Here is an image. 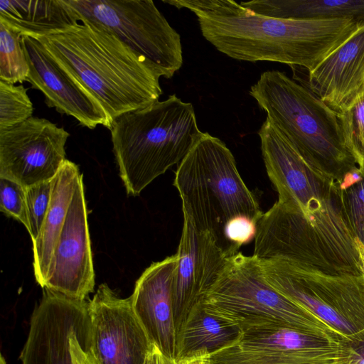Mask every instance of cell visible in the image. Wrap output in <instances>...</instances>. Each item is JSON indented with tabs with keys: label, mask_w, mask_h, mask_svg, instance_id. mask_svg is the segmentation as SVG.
Here are the masks:
<instances>
[{
	"label": "cell",
	"mask_w": 364,
	"mask_h": 364,
	"mask_svg": "<svg viewBox=\"0 0 364 364\" xmlns=\"http://www.w3.org/2000/svg\"><path fill=\"white\" fill-rule=\"evenodd\" d=\"M197 17L203 36L238 60L272 61L314 70L363 23L353 18L283 19L233 0H163Z\"/></svg>",
	"instance_id": "1"
},
{
	"label": "cell",
	"mask_w": 364,
	"mask_h": 364,
	"mask_svg": "<svg viewBox=\"0 0 364 364\" xmlns=\"http://www.w3.org/2000/svg\"><path fill=\"white\" fill-rule=\"evenodd\" d=\"M77 20L35 38L99 100L110 122L159 101L161 75L154 65L105 26Z\"/></svg>",
	"instance_id": "2"
},
{
	"label": "cell",
	"mask_w": 364,
	"mask_h": 364,
	"mask_svg": "<svg viewBox=\"0 0 364 364\" xmlns=\"http://www.w3.org/2000/svg\"><path fill=\"white\" fill-rule=\"evenodd\" d=\"M173 185L183 217L197 230L210 233L228 257L234 255L228 242L230 230L243 220L257 224L263 215L230 150L208 132L202 133L178 164Z\"/></svg>",
	"instance_id": "3"
},
{
	"label": "cell",
	"mask_w": 364,
	"mask_h": 364,
	"mask_svg": "<svg viewBox=\"0 0 364 364\" xmlns=\"http://www.w3.org/2000/svg\"><path fill=\"white\" fill-rule=\"evenodd\" d=\"M109 130L119 176L132 196L178 164L203 133L193 105L175 94L123 114Z\"/></svg>",
	"instance_id": "4"
},
{
	"label": "cell",
	"mask_w": 364,
	"mask_h": 364,
	"mask_svg": "<svg viewBox=\"0 0 364 364\" xmlns=\"http://www.w3.org/2000/svg\"><path fill=\"white\" fill-rule=\"evenodd\" d=\"M250 95L297 152L339 182L357 166L346 146L338 114L284 73H262Z\"/></svg>",
	"instance_id": "5"
},
{
	"label": "cell",
	"mask_w": 364,
	"mask_h": 364,
	"mask_svg": "<svg viewBox=\"0 0 364 364\" xmlns=\"http://www.w3.org/2000/svg\"><path fill=\"white\" fill-rule=\"evenodd\" d=\"M201 303L208 314L237 326L242 332L254 328L287 327L348 342L326 323L273 289L264 279L253 256L241 252L227 259Z\"/></svg>",
	"instance_id": "6"
},
{
	"label": "cell",
	"mask_w": 364,
	"mask_h": 364,
	"mask_svg": "<svg viewBox=\"0 0 364 364\" xmlns=\"http://www.w3.org/2000/svg\"><path fill=\"white\" fill-rule=\"evenodd\" d=\"M257 262L273 289L326 323L348 343L364 338V274L331 273L296 262Z\"/></svg>",
	"instance_id": "7"
},
{
	"label": "cell",
	"mask_w": 364,
	"mask_h": 364,
	"mask_svg": "<svg viewBox=\"0 0 364 364\" xmlns=\"http://www.w3.org/2000/svg\"><path fill=\"white\" fill-rule=\"evenodd\" d=\"M77 18L105 26L171 78L183 64L181 36L151 0H65ZM78 21V20H77Z\"/></svg>",
	"instance_id": "8"
},
{
	"label": "cell",
	"mask_w": 364,
	"mask_h": 364,
	"mask_svg": "<svg viewBox=\"0 0 364 364\" xmlns=\"http://www.w3.org/2000/svg\"><path fill=\"white\" fill-rule=\"evenodd\" d=\"M353 351L327 335L287 327L254 328L213 353L210 364H341Z\"/></svg>",
	"instance_id": "9"
},
{
	"label": "cell",
	"mask_w": 364,
	"mask_h": 364,
	"mask_svg": "<svg viewBox=\"0 0 364 364\" xmlns=\"http://www.w3.org/2000/svg\"><path fill=\"white\" fill-rule=\"evenodd\" d=\"M69 136L63 127L33 116L0 130V176L24 188L52 180L65 161Z\"/></svg>",
	"instance_id": "10"
},
{
	"label": "cell",
	"mask_w": 364,
	"mask_h": 364,
	"mask_svg": "<svg viewBox=\"0 0 364 364\" xmlns=\"http://www.w3.org/2000/svg\"><path fill=\"white\" fill-rule=\"evenodd\" d=\"M90 350L98 364H145L154 345L133 309L106 284L89 301Z\"/></svg>",
	"instance_id": "11"
},
{
	"label": "cell",
	"mask_w": 364,
	"mask_h": 364,
	"mask_svg": "<svg viewBox=\"0 0 364 364\" xmlns=\"http://www.w3.org/2000/svg\"><path fill=\"white\" fill-rule=\"evenodd\" d=\"M94 287L95 272L81 173L43 289L70 299L86 300Z\"/></svg>",
	"instance_id": "12"
},
{
	"label": "cell",
	"mask_w": 364,
	"mask_h": 364,
	"mask_svg": "<svg viewBox=\"0 0 364 364\" xmlns=\"http://www.w3.org/2000/svg\"><path fill=\"white\" fill-rule=\"evenodd\" d=\"M89 301L44 289L30 321L22 364H74L70 336L90 324Z\"/></svg>",
	"instance_id": "13"
},
{
	"label": "cell",
	"mask_w": 364,
	"mask_h": 364,
	"mask_svg": "<svg viewBox=\"0 0 364 364\" xmlns=\"http://www.w3.org/2000/svg\"><path fill=\"white\" fill-rule=\"evenodd\" d=\"M21 45L28 62L26 81L40 90L50 108L75 119L93 129L102 125L110 129L112 122L99 100L80 81L63 69L36 38L23 36Z\"/></svg>",
	"instance_id": "14"
},
{
	"label": "cell",
	"mask_w": 364,
	"mask_h": 364,
	"mask_svg": "<svg viewBox=\"0 0 364 364\" xmlns=\"http://www.w3.org/2000/svg\"><path fill=\"white\" fill-rule=\"evenodd\" d=\"M176 255L173 304L178 334L189 312L214 283L229 257L210 233L197 230L186 217Z\"/></svg>",
	"instance_id": "15"
},
{
	"label": "cell",
	"mask_w": 364,
	"mask_h": 364,
	"mask_svg": "<svg viewBox=\"0 0 364 364\" xmlns=\"http://www.w3.org/2000/svg\"><path fill=\"white\" fill-rule=\"evenodd\" d=\"M176 264V254L152 263L137 279L130 296L134 313L150 341L173 361L177 343L173 304Z\"/></svg>",
	"instance_id": "16"
},
{
	"label": "cell",
	"mask_w": 364,
	"mask_h": 364,
	"mask_svg": "<svg viewBox=\"0 0 364 364\" xmlns=\"http://www.w3.org/2000/svg\"><path fill=\"white\" fill-rule=\"evenodd\" d=\"M308 87L338 114L364 96V23L309 72Z\"/></svg>",
	"instance_id": "17"
},
{
	"label": "cell",
	"mask_w": 364,
	"mask_h": 364,
	"mask_svg": "<svg viewBox=\"0 0 364 364\" xmlns=\"http://www.w3.org/2000/svg\"><path fill=\"white\" fill-rule=\"evenodd\" d=\"M80 174L77 165L65 159L52 179L50 204L39 234L32 241L34 276L42 288Z\"/></svg>",
	"instance_id": "18"
},
{
	"label": "cell",
	"mask_w": 364,
	"mask_h": 364,
	"mask_svg": "<svg viewBox=\"0 0 364 364\" xmlns=\"http://www.w3.org/2000/svg\"><path fill=\"white\" fill-rule=\"evenodd\" d=\"M0 21L33 38L79 22L65 0H0Z\"/></svg>",
	"instance_id": "19"
},
{
	"label": "cell",
	"mask_w": 364,
	"mask_h": 364,
	"mask_svg": "<svg viewBox=\"0 0 364 364\" xmlns=\"http://www.w3.org/2000/svg\"><path fill=\"white\" fill-rule=\"evenodd\" d=\"M241 333L237 326L208 314L200 301L192 308L178 332L174 361L210 355L234 343Z\"/></svg>",
	"instance_id": "20"
},
{
	"label": "cell",
	"mask_w": 364,
	"mask_h": 364,
	"mask_svg": "<svg viewBox=\"0 0 364 364\" xmlns=\"http://www.w3.org/2000/svg\"><path fill=\"white\" fill-rule=\"evenodd\" d=\"M240 4L257 14L277 18L364 21V0H253Z\"/></svg>",
	"instance_id": "21"
},
{
	"label": "cell",
	"mask_w": 364,
	"mask_h": 364,
	"mask_svg": "<svg viewBox=\"0 0 364 364\" xmlns=\"http://www.w3.org/2000/svg\"><path fill=\"white\" fill-rule=\"evenodd\" d=\"M21 36L0 21V80L16 84L26 81L29 68Z\"/></svg>",
	"instance_id": "22"
},
{
	"label": "cell",
	"mask_w": 364,
	"mask_h": 364,
	"mask_svg": "<svg viewBox=\"0 0 364 364\" xmlns=\"http://www.w3.org/2000/svg\"><path fill=\"white\" fill-rule=\"evenodd\" d=\"M339 184L350 227L364 247V167L355 166Z\"/></svg>",
	"instance_id": "23"
},
{
	"label": "cell",
	"mask_w": 364,
	"mask_h": 364,
	"mask_svg": "<svg viewBox=\"0 0 364 364\" xmlns=\"http://www.w3.org/2000/svg\"><path fill=\"white\" fill-rule=\"evenodd\" d=\"M33 112V103L23 85L0 80V130L25 122Z\"/></svg>",
	"instance_id": "24"
},
{
	"label": "cell",
	"mask_w": 364,
	"mask_h": 364,
	"mask_svg": "<svg viewBox=\"0 0 364 364\" xmlns=\"http://www.w3.org/2000/svg\"><path fill=\"white\" fill-rule=\"evenodd\" d=\"M345 144L359 167H364V96L338 114Z\"/></svg>",
	"instance_id": "25"
},
{
	"label": "cell",
	"mask_w": 364,
	"mask_h": 364,
	"mask_svg": "<svg viewBox=\"0 0 364 364\" xmlns=\"http://www.w3.org/2000/svg\"><path fill=\"white\" fill-rule=\"evenodd\" d=\"M52 180L41 182L26 188L27 230L32 241L40 232L47 213L51 195Z\"/></svg>",
	"instance_id": "26"
},
{
	"label": "cell",
	"mask_w": 364,
	"mask_h": 364,
	"mask_svg": "<svg viewBox=\"0 0 364 364\" xmlns=\"http://www.w3.org/2000/svg\"><path fill=\"white\" fill-rule=\"evenodd\" d=\"M0 210L21 222L27 229L26 188L15 181L0 176Z\"/></svg>",
	"instance_id": "27"
},
{
	"label": "cell",
	"mask_w": 364,
	"mask_h": 364,
	"mask_svg": "<svg viewBox=\"0 0 364 364\" xmlns=\"http://www.w3.org/2000/svg\"><path fill=\"white\" fill-rule=\"evenodd\" d=\"M70 345L74 364H98L90 349L88 331L82 328L70 336Z\"/></svg>",
	"instance_id": "28"
},
{
	"label": "cell",
	"mask_w": 364,
	"mask_h": 364,
	"mask_svg": "<svg viewBox=\"0 0 364 364\" xmlns=\"http://www.w3.org/2000/svg\"><path fill=\"white\" fill-rule=\"evenodd\" d=\"M353 349V358L360 364H364V338L358 342L348 343Z\"/></svg>",
	"instance_id": "29"
},
{
	"label": "cell",
	"mask_w": 364,
	"mask_h": 364,
	"mask_svg": "<svg viewBox=\"0 0 364 364\" xmlns=\"http://www.w3.org/2000/svg\"><path fill=\"white\" fill-rule=\"evenodd\" d=\"M150 356L151 364H176L175 361L171 360L162 355L155 346H154Z\"/></svg>",
	"instance_id": "30"
},
{
	"label": "cell",
	"mask_w": 364,
	"mask_h": 364,
	"mask_svg": "<svg viewBox=\"0 0 364 364\" xmlns=\"http://www.w3.org/2000/svg\"><path fill=\"white\" fill-rule=\"evenodd\" d=\"M209 356L201 355L175 363L176 364H210Z\"/></svg>",
	"instance_id": "31"
},
{
	"label": "cell",
	"mask_w": 364,
	"mask_h": 364,
	"mask_svg": "<svg viewBox=\"0 0 364 364\" xmlns=\"http://www.w3.org/2000/svg\"><path fill=\"white\" fill-rule=\"evenodd\" d=\"M341 364H360V363H358L356 360H355L352 356V358L349 360H348L343 363H341Z\"/></svg>",
	"instance_id": "32"
},
{
	"label": "cell",
	"mask_w": 364,
	"mask_h": 364,
	"mask_svg": "<svg viewBox=\"0 0 364 364\" xmlns=\"http://www.w3.org/2000/svg\"><path fill=\"white\" fill-rule=\"evenodd\" d=\"M0 364H6L4 357L1 355L0 358Z\"/></svg>",
	"instance_id": "33"
},
{
	"label": "cell",
	"mask_w": 364,
	"mask_h": 364,
	"mask_svg": "<svg viewBox=\"0 0 364 364\" xmlns=\"http://www.w3.org/2000/svg\"><path fill=\"white\" fill-rule=\"evenodd\" d=\"M152 350H153V349H152ZM150 355H151V353H150ZM150 355H149V358H148V359H147V360H146V363H145V364H151V356H150Z\"/></svg>",
	"instance_id": "34"
}]
</instances>
